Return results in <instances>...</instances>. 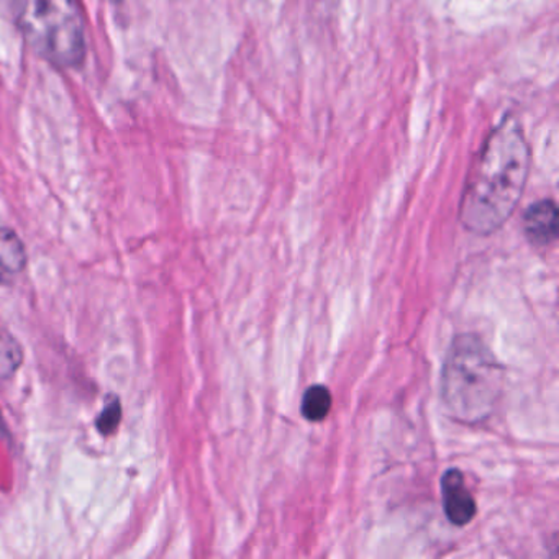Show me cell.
I'll return each instance as SVG.
<instances>
[{
  "mask_svg": "<svg viewBox=\"0 0 559 559\" xmlns=\"http://www.w3.org/2000/svg\"><path fill=\"white\" fill-rule=\"evenodd\" d=\"M530 175V148L522 126L507 117L487 136L467 173L461 224L477 235L499 230L515 212Z\"/></svg>",
  "mask_w": 559,
  "mask_h": 559,
  "instance_id": "obj_1",
  "label": "cell"
},
{
  "mask_svg": "<svg viewBox=\"0 0 559 559\" xmlns=\"http://www.w3.org/2000/svg\"><path fill=\"white\" fill-rule=\"evenodd\" d=\"M503 368L476 335H457L441 372V397L454 420L483 424L502 395Z\"/></svg>",
  "mask_w": 559,
  "mask_h": 559,
  "instance_id": "obj_2",
  "label": "cell"
},
{
  "mask_svg": "<svg viewBox=\"0 0 559 559\" xmlns=\"http://www.w3.org/2000/svg\"><path fill=\"white\" fill-rule=\"evenodd\" d=\"M27 31L47 57L61 67H78L83 61V25L70 0H32Z\"/></svg>",
  "mask_w": 559,
  "mask_h": 559,
  "instance_id": "obj_3",
  "label": "cell"
},
{
  "mask_svg": "<svg viewBox=\"0 0 559 559\" xmlns=\"http://www.w3.org/2000/svg\"><path fill=\"white\" fill-rule=\"evenodd\" d=\"M444 515L453 525L464 526L473 522L477 513L476 500L466 487L460 469H448L441 477Z\"/></svg>",
  "mask_w": 559,
  "mask_h": 559,
  "instance_id": "obj_4",
  "label": "cell"
},
{
  "mask_svg": "<svg viewBox=\"0 0 559 559\" xmlns=\"http://www.w3.org/2000/svg\"><path fill=\"white\" fill-rule=\"evenodd\" d=\"M523 230L530 243L548 247L558 238V209L552 201L536 202L525 212Z\"/></svg>",
  "mask_w": 559,
  "mask_h": 559,
  "instance_id": "obj_5",
  "label": "cell"
},
{
  "mask_svg": "<svg viewBox=\"0 0 559 559\" xmlns=\"http://www.w3.org/2000/svg\"><path fill=\"white\" fill-rule=\"evenodd\" d=\"M27 266V251L11 228H0V283L12 280Z\"/></svg>",
  "mask_w": 559,
  "mask_h": 559,
  "instance_id": "obj_6",
  "label": "cell"
},
{
  "mask_svg": "<svg viewBox=\"0 0 559 559\" xmlns=\"http://www.w3.org/2000/svg\"><path fill=\"white\" fill-rule=\"evenodd\" d=\"M332 405L333 397L330 389L325 385H312L304 394L300 411H302L304 418H307V420L322 421L332 411Z\"/></svg>",
  "mask_w": 559,
  "mask_h": 559,
  "instance_id": "obj_7",
  "label": "cell"
},
{
  "mask_svg": "<svg viewBox=\"0 0 559 559\" xmlns=\"http://www.w3.org/2000/svg\"><path fill=\"white\" fill-rule=\"evenodd\" d=\"M120 420H122V405H120L119 399L114 397L100 412L96 421L97 430L103 435H112L119 427Z\"/></svg>",
  "mask_w": 559,
  "mask_h": 559,
  "instance_id": "obj_8",
  "label": "cell"
}]
</instances>
